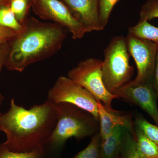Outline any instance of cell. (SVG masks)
Masks as SVG:
<instances>
[{
	"mask_svg": "<svg viewBox=\"0 0 158 158\" xmlns=\"http://www.w3.org/2000/svg\"><path fill=\"white\" fill-rule=\"evenodd\" d=\"M58 105L48 99L29 110L11 99L9 110L0 116V131L5 133L3 145L14 152L44 149L58 121Z\"/></svg>",
	"mask_w": 158,
	"mask_h": 158,
	"instance_id": "cell-1",
	"label": "cell"
},
{
	"mask_svg": "<svg viewBox=\"0 0 158 158\" xmlns=\"http://www.w3.org/2000/svg\"><path fill=\"white\" fill-rule=\"evenodd\" d=\"M23 28L11 41L5 66L22 72L29 65L52 57L60 50L67 30L55 23L27 18Z\"/></svg>",
	"mask_w": 158,
	"mask_h": 158,
	"instance_id": "cell-2",
	"label": "cell"
},
{
	"mask_svg": "<svg viewBox=\"0 0 158 158\" xmlns=\"http://www.w3.org/2000/svg\"><path fill=\"white\" fill-rule=\"evenodd\" d=\"M57 104L58 121L46 145L62 147L69 138L83 139L98 132L99 121L91 113L68 103Z\"/></svg>",
	"mask_w": 158,
	"mask_h": 158,
	"instance_id": "cell-3",
	"label": "cell"
},
{
	"mask_svg": "<svg viewBox=\"0 0 158 158\" xmlns=\"http://www.w3.org/2000/svg\"><path fill=\"white\" fill-rule=\"evenodd\" d=\"M102 73L104 84L110 93H114L130 81L134 68L130 65V53L126 37H113L105 48Z\"/></svg>",
	"mask_w": 158,
	"mask_h": 158,
	"instance_id": "cell-4",
	"label": "cell"
},
{
	"mask_svg": "<svg viewBox=\"0 0 158 158\" xmlns=\"http://www.w3.org/2000/svg\"><path fill=\"white\" fill-rule=\"evenodd\" d=\"M102 64L103 61L100 59H85L69 70L67 77L88 90L96 101L102 104L107 111L115 112L116 111L112 108V103L118 98L109 92L105 87L102 73Z\"/></svg>",
	"mask_w": 158,
	"mask_h": 158,
	"instance_id": "cell-5",
	"label": "cell"
},
{
	"mask_svg": "<svg viewBox=\"0 0 158 158\" xmlns=\"http://www.w3.org/2000/svg\"><path fill=\"white\" fill-rule=\"evenodd\" d=\"M48 99L59 104L68 103L91 113L99 121L98 102L85 88L68 77H59L48 90Z\"/></svg>",
	"mask_w": 158,
	"mask_h": 158,
	"instance_id": "cell-6",
	"label": "cell"
},
{
	"mask_svg": "<svg viewBox=\"0 0 158 158\" xmlns=\"http://www.w3.org/2000/svg\"><path fill=\"white\" fill-rule=\"evenodd\" d=\"M130 56L135 60L137 75L132 82L136 84L152 83L158 50L156 44L128 34L126 37Z\"/></svg>",
	"mask_w": 158,
	"mask_h": 158,
	"instance_id": "cell-7",
	"label": "cell"
},
{
	"mask_svg": "<svg viewBox=\"0 0 158 158\" xmlns=\"http://www.w3.org/2000/svg\"><path fill=\"white\" fill-rule=\"evenodd\" d=\"M37 15L43 19L50 20L71 32L73 39H81L87 33L81 24L68 7L59 0H33Z\"/></svg>",
	"mask_w": 158,
	"mask_h": 158,
	"instance_id": "cell-8",
	"label": "cell"
},
{
	"mask_svg": "<svg viewBox=\"0 0 158 158\" xmlns=\"http://www.w3.org/2000/svg\"><path fill=\"white\" fill-rule=\"evenodd\" d=\"M114 94L136 105L145 111L158 126V98L152 83L136 84L130 81L116 90Z\"/></svg>",
	"mask_w": 158,
	"mask_h": 158,
	"instance_id": "cell-9",
	"label": "cell"
},
{
	"mask_svg": "<svg viewBox=\"0 0 158 158\" xmlns=\"http://www.w3.org/2000/svg\"><path fill=\"white\" fill-rule=\"evenodd\" d=\"M73 15L85 28L87 33L101 31L98 0H61Z\"/></svg>",
	"mask_w": 158,
	"mask_h": 158,
	"instance_id": "cell-10",
	"label": "cell"
},
{
	"mask_svg": "<svg viewBox=\"0 0 158 158\" xmlns=\"http://www.w3.org/2000/svg\"><path fill=\"white\" fill-rule=\"evenodd\" d=\"M97 101L100 133L102 141L110 135L115 127L118 126L127 128L130 132L135 136V129L130 115H120L117 113V111L115 112H109L106 110L100 102Z\"/></svg>",
	"mask_w": 158,
	"mask_h": 158,
	"instance_id": "cell-11",
	"label": "cell"
},
{
	"mask_svg": "<svg viewBox=\"0 0 158 158\" xmlns=\"http://www.w3.org/2000/svg\"><path fill=\"white\" fill-rule=\"evenodd\" d=\"M130 132L123 126L115 127L107 138L102 141L100 158H116L122 151L123 144Z\"/></svg>",
	"mask_w": 158,
	"mask_h": 158,
	"instance_id": "cell-12",
	"label": "cell"
},
{
	"mask_svg": "<svg viewBox=\"0 0 158 158\" xmlns=\"http://www.w3.org/2000/svg\"><path fill=\"white\" fill-rule=\"evenodd\" d=\"M136 150L140 158H158V146L136 127Z\"/></svg>",
	"mask_w": 158,
	"mask_h": 158,
	"instance_id": "cell-13",
	"label": "cell"
},
{
	"mask_svg": "<svg viewBox=\"0 0 158 158\" xmlns=\"http://www.w3.org/2000/svg\"><path fill=\"white\" fill-rule=\"evenodd\" d=\"M128 34L152 41L158 45V28L148 21H139L135 25L130 27Z\"/></svg>",
	"mask_w": 158,
	"mask_h": 158,
	"instance_id": "cell-14",
	"label": "cell"
},
{
	"mask_svg": "<svg viewBox=\"0 0 158 158\" xmlns=\"http://www.w3.org/2000/svg\"><path fill=\"white\" fill-rule=\"evenodd\" d=\"M102 140L99 132L94 135L90 144L73 158H100L101 156Z\"/></svg>",
	"mask_w": 158,
	"mask_h": 158,
	"instance_id": "cell-15",
	"label": "cell"
},
{
	"mask_svg": "<svg viewBox=\"0 0 158 158\" xmlns=\"http://www.w3.org/2000/svg\"><path fill=\"white\" fill-rule=\"evenodd\" d=\"M0 26L19 32L23 25L19 22L13 12L7 5L0 6Z\"/></svg>",
	"mask_w": 158,
	"mask_h": 158,
	"instance_id": "cell-16",
	"label": "cell"
},
{
	"mask_svg": "<svg viewBox=\"0 0 158 158\" xmlns=\"http://www.w3.org/2000/svg\"><path fill=\"white\" fill-rule=\"evenodd\" d=\"M135 124L136 127L158 146V126L152 124L141 116H137Z\"/></svg>",
	"mask_w": 158,
	"mask_h": 158,
	"instance_id": "cell-17",
	"label": "cell"
},
{
	"mask_svg": "<svg viewBox=\"0 0 158 158\" xmlns=\"http://www.w3.org/2000/svg\"><path fill=\"white\" fill-rule=\"evenodd\" d=\"M44 149L36 150L30 152L11 151L2 144L0 145V158H43Z\"/></svg>",
	"mask_w": 158,
	"mask_h": 158,
	"instance_id": "cell-18",
	"label": "cell"
},
{
	"mask_svg": "<svg viewBox=\"0 0 158 158\" xmlns=\"http://www.w3.org/2000/svg\"><path fill=\"white\" fill-rule=\"evenodd\" d=\"M30 1L31 0H11L9 3V8L21 24L27 18V15Z\"/></svg>",
	"mask_w": 158,
	"mask_h": 158,
	"instance_id": "cell-19",
	"label": "cell"
},
{
	"mask_svg": "<svg viewBox=\"0 0 158 158\" xmlns=\"http://www.w3.org/2000/svg\"><path fill=\"white\" fill-rule=\"evenodd\" d=\"M119 0H98L99 14L102 25H107L110 14L114 6Z\"/></svg>",
	"mask_w": 158,
	"mask_h": 158,
	"instance_id": "cell-20",
	"label": "cell"
},
{
	"mask_svg": "<svg viewBox=\"0 0 158 158\" xmlns=\"http://www.w3.org/2000/svg\"><path fill=\"white\" fill-rule=\"evenodd\" d=\"M154 18H158V0H147L141 8L139 21Z\"/></svg>",
	"mask_w": 158,
	"mask_h": 158,
	"instance_id": "cell-21",
	"label": "cell"
},
{
	"mask_svg": "<svg viewBox=\"0 0 158 158\" xmlns=\"http://www.w3.org/2000/svg\"><path fill=\"white\" fill-rule=\"evenodd\" d=\"M123 158H140L136 150L135 137L131 133L128 135L122 151Z\"/></svg>",
	"mask_w": 158,
	"mask_h": 158,
	"instance_id": "cell-22",
	"label": "cell"
},
{
	"mask_svg": "<svg viewBox=\"0 0 158 158\" xmlns=\"http://www.w3.org/2000/svg\"><path fill=\"white\" fill-rule=\"evenodd\" d=\"M11 42L10 41L0 45V72L3 66L6 65L10 51ZM4 99V97L0 93V106L2 103Z\"/></svg>",
	"mask_w": 158,
	"mask_h": 158,
	"instance_id": "cell-23",
	"label": "cell"
},
{
	"mask_svg": "<svg viewBox=\"0 0 158 158\" xmlns=\"http://www.w3.org/2000/svg\"><path fill=\"white\" fill-rule=\"evenodd\" d=\"M18 32L0 26V45L12 41Z\"/></svg>",
	"mask_w": 158,
	"mask_h": 158,
	"instance_id": "cell-24",
	"label": "cell"
},
{
	"mask_svg": "<svg viewBox=\"0 0 158 158\" xmlns=\"http://www.w3.org/2000/svg\"><path fill=\"white\" fill-rule=\"evenodd\" d=\"M152 84L153 87L158 98V50Z\"/></svg>",
	"mask_w": 158,
	"mask_h": 158,
	"instance_id": "cell-25",
	"label": "cell"
},
{
	"mask_svg": "<svg viewBox=\"0 0 158 158\" xmlns=\"http://www.w3.org/2000/svg\"><path fill=\"white\" fill-rule=\"evenodd\" d=\"M2 5H7L5 0H0V6H2Z\"/></svg>",
	"mask_w": 158,
	"mask_h": 158,
	"instance_id": "cell-26",
	"label": "cell"
},
{
	"mask_svg": "<svg viewBox=\"0 0 158 158\" xmlns=\"http://www.w3.org/2000/svg\"><path fill=\"white\" fill-rule=\"evenodd\" d=\"M10 1H11V0H5L6 4H7V5H8V6H9V3H10Z\"/></svg>",
	"mask_w": 158,
	"mask_h": 158,
	"instance_id": "cell-27",
	"label": "cell"
},
{
	"mask_svg": "<svg viewBox=\"0 0 158 158\" xmlns=\"http://www.w3.org/2000/svg\"><path fill=\"white\" fill-rule=\"evenodd\" d=\"M2 113H1V112H0V116H1V115H2Z\"/></svg>",
	"mask_w": 158,
	"mask_h": 158,
	"instance_id": "cell-28",
	"label": "cell"
},
{
	"mask_svg": "<svg viewBox=\"0 0 158 158\" xmlns=\"http://www.w3.org/2000/svg\"><path fill=\"white\" fill-rule=\"evenodd\" d=\"M33 1V0H31V1Z\"/></svg>",
	"mask_w": 158,
	"mask_h": 158,
	"instance_id": "cell-29",
	"label": "cell"
}]
</instances>
